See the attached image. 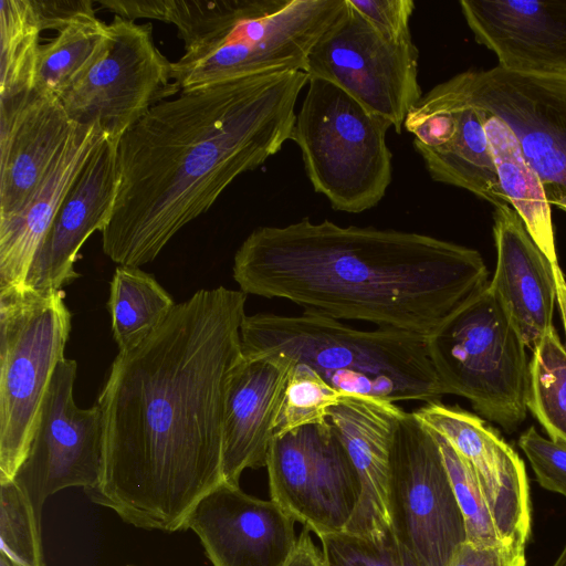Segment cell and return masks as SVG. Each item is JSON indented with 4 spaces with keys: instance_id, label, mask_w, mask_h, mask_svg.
Wrapping results in <instances>:
<instances>
[{
    "instance_id": "obj_27",
    "label": "cell",
    "mask_w": 566,
    "mask_h": 566,
    "mask_svg": "<svg viewBox=\"0 0 566 566\" xmlns=\"http://www.w3.org/2000/svg\"><path fill=\"white\" fill-rule=\"evenodd\" d=\"M108 36V24L96 14L57 32L40 48L33 90L60 98L104 53Z\"/></svg>"
},
{
    "instance_id": "obj_38",
    "label": "cell",
    "mask_w": 566,
    "mask_h": 566,
    "mask_svg": "<svg viewBox=\"0 0 566 566\" xmlns=\"http://www.w3.org/2000/svg\"><path fill=\"white\" fill-rule=\"evenodd\" d=\"M284 566H327L323 552L314 544L310 530L304 527Z\"/></svg>"
},
{
    "instance_id": "obj_42",
    "label": "cell",
    "mask_w": 566,
    "mask_h": 566,
    "mask_svg": "<svg viewBox=\"0 0 566 566\" xmlns=\"http://www.w3.org/2000/svg\"><path fill=\"white\" fill-rule=\"evenodd\" d=\"M126 566H134V565H126Z\"/></svg>"
},
{
    "instance_id": "obj_23",
    "label": "cell",
    "mask_w": 566,
    "mask_h": 566,
    "mask_svg": "<svg viewBox=\"0 0 566 566\" xmlns=\"http://www.w3.org/2000/svg\"><path fill=\"white\" fill-rule=\"evenodd\" d=\"M496 266L489 284L522 337L534 349L553 326V268L509 205L494 207Z\"/></svg>"
},
{
    "instance_id": "obj_36",
    "label": "cell",
    "mask_w": 566,
    "mask_h": 566,
    "mask_svg": "<svg viewBox=\"0 0 566 566\" xmlns=\"http://www.w3.org/2000/svg\"><path fill=\"white\" fill-rule=\"evenodd\" d=\"M525 547L500 544L475 545L463 542L447 566H525Z\"/></svg>"
},
{
    "instance_id": "obj_32",
    "label": "cell",
    "mask_w": 566,
    "mask_h": 566,
    "mask_svg": "<svg viewBox=\"0 0 566 566\" xmlns=\"http://www.w3.org/2000/svg\"><path fill=\"white\" fill-rule=\"evenodd\" d=\"M432 433L440 446L451 486L463 516L467 541L482 546L503 544L471 465L449 441Z\"/></svg>"
},
{
    "instance_id": "obj_35",
    "label": "cell",
    "mask_w": 566,
    "mask_h": 566,
    "mask_svg": "<svg viewBox=\"0 0 566 566\" xmlns=\"http://www.w3.org/2000/svg\"><path fill=\"white\" fill-rule=\"evenodd\" d=\"M349 4L384 38L394 42L412 40V0H348Z\"/></svg>"
},
{
    "instance_id": "obj_13",
    "label": "cell",
    "mask_w": 566,
    "mask_h": 566,
    "mask_svg": "<svg viewBox=\"0 0 566 566\" xmlns=\"http://www.w3.org/2000/svg\"><path fill=\"white\" fill-rule=\"evenodd\" d=\"M77 364L62 359L42 399L25 455L12 480L41 522L45 501L61 490L96 486L104 467V428L97 403L81 409L73 399Z\"/></svg>"
},
{
    "instance_id": "obj_12",
    "label": "cell",
    "mask_w": 566,
    "mask_h": 566,
    "mask_svg": "<svg viewBox=\"0 0 566 566\" xmlns=\"http://www.w3.org/2000/svg\"><path fill=\"white\" fill-rule=\"evenodd\" d=\"M271 500L318 538L345 531L360 482L334 428L324 421L274 437L266 465Z\"/></svg>"
},
{
    "instance_id": "obj_24",
    "label": "cell",
    "mask_w": 566,
    "mask_h": 566,
    "mask_svg": "<svg viewBox=\"0 0 566 566\" xmlns=\"http://www.w3.org/2000/svg\"><path fill=\"white\" fill-rule=\"evenodd\" d=\"M105 136L96 124L77 126L23 209L0 224V290L24 285L62 201Z\"/></svg>"
},
{
    "instance_id": "obj_31",
    "label": "cell",
    "mask_w": 566,
    "mask_h": 566,
    "mask_svg": "<svg viewBox=\"0 0 566 566\" xmlns=\"http://www.w3.org/2000/svg\"><path fill=\"white\" fill-rule=\"evenodd\" d=\"M340 396L313 368L295 363L282 396L273 438L326 421L328 409Z\"/></svg>"
},
{
    "instance_id": "obj_37",
    "label": "cell",
    "mask_w": 566,
    "mask_h": 566,
    "mask_svg": "<svg viewBox=\"0 0 566 566\" xmlns=\"http://www.w3.org/2000/svg\"><path fill=\"white\" fill-rule=\"evenodd\" d=\"M31 2L41 31L60 32L77 20L95 14L94 2L91 0H31Z\"/></svg>"
},
{
    "instance_id": "obj_28",
    "label": "cell",
    "mask_w": 566,
    "mask_h": 566,
    "mask_svg": "<svg viewBox=\"0 0 566 566\" xmlns=\"http://www.w3.org/2000/svg\"><path fill=\"white\" fill-rule=\"evenodd\" d=\"M41 32L31 0L0 1V99L33 90Z\"/></svg>"
},
{
    "instance_id": "obj_17",
    "label": "cell",
    "mask_w": 566,
    "mask_h": 566,
    "mask_svg": "<svg viewBox=\"0 0 566 566\" xmlns=\"http://www.w3.org/2000/svg\"><path fill=\"white\" fill-rule=\"evenodd\" d=\"M296 521L277 503L222 481L202 496L182 530L195 532L213 566H284Z\"/></svg>"
},
{
    "instance_id": "obj_16",
    "label": "cell",
    "mask_w": 566,
    "mask_h": 566,
    "mask_svg": "<svg viewBox=\"0 0 566 566\" xmlns=\"http://www.w3.org/2000/svg\"><path fill=\"white\" fill-rule=\"evenodd\" d=\"M412 413L469 462L501 542L525 547L531 533L530 489L517 452L484 420L459 407L439 400L423 403Z\"/></svg>"
},
{
    "instance_id": "obj_22",
    "label": "cell",
    "mask_w": 566,
    "mask_h": 566,
    "mask_svg": "<svg viewBox=\"0 0 566 566\" xmlns=\"http://www.w3.org/2000/svg\"><path fill=\"white\" fill-rule=\"evenodd\" d=\"M295 361L277 355L245 358L229 384L224 424L223 481L239 485L245 469L266 465L282 396Z\"/></svg>"
},
{
    "instance_id": "obj_8",
    "label": "cell",
    "mask_w": 566,
    "mask_h": 566,
    "mask_svg": "<svg viewBox=\"0 0 566 566\" xmlns=\"http://www.w3.org/2000/svg\"><path fill=\"white\" fill-rule=\"evenodd\" d=\"M64 290H0V480L20 467L42 399L64 359L72 314Z\"/></svg>"
},
{
    "instance_id": "obj_29",
    "label": "cell",
    "mask_w": 566,
    "mask_h": 566,
    "mask_svg": "<svg viewBox=\"0 0 566 566\" xmlns=\"http://www.w3.org/2000/svg\"><path fill=\"white\" fill-rule=\"evenodd\" d=\"M527 409L552 441L566 446V348L554 327L533 349Z\"/></svg>"
},
{
    "instance_id": "obj_14",
    "label": "cell",
    "mask_w": 566,
    "mask_h": 566,
    "mask_svg": "<svg viewBox=\"0 0 566 566\" xmlns=\"http://www.w3.org/2000/svg\"><path fill=\"white\" fill-rule=\"evenodd\" d=\"M450 81L470 103L511 126L549 205L566 211V77L516 74L496 65Z\"/></svg>"
},
{
    "instance_id": "obj_21",
    "label": "cell",
    "mask_w": 566,
    "mask_h": 566,
    "mask_svg": "<svg viewBox=\"0 0 566 566\" xmlns=\"http://www.w3.org/2000/svg\"><path fill=\"white\" fill-rule=\"evenodd\" d=\"M397 403L360 395H342L326 420L338 434L360 482V499L346 532L374 535L390 527V453L403 412Z\"/></svg>"
},
{
    "instance_id": "obj_33",
    "label": "cell",
    "mask_w": 566,
    "mask_h": 566,
    "mask_svg": "<svg viewBox=\"0 0 566 566\" xmlns=\"http://www.w3.org/2000/svg\"><path fill=\"white\" fill-rule=\"evenodd\" d=\"M319 539L327 566H426L397 539L391 527L374 535L342 531Z\"/></svg>"
},
{
    "instance_id": "obj_19",
    "label": "cell",
    "mask_w": 566,
    "mask_h": 566,
    "mask_svg": "<svg viewBox=\"0 0 566 566\" xmlns=\"http://www.w3.org/2000/svg\"><path fill=\"white\" fill-rule=\"evenodd\" d=\"M464 20L478 43L504 71L566 77V0H461Z\"/></svg>"
},
{
    "instance_id": "obj_9",
    "label": "cell",
    "mask_w": 566,
    "mask_h": 566,
    "mask_svg": "<svg viewBox=\"0 0 566 566\" xmlns=\"http://www.w3.org/2000/svg\"><path fill=\"white\" fill-rule=\"evenodd\" d=\"M390 527L426 566H447L467 541L440 446L416 416L405 411L390 453Z\"/></svg>"
},
{
    "instance_id": "obj_1",
    "label": "cell",
    "mask_w": 566,
    "mask_h": 566,
    "mask_svg": "<svg viewBox=\"0 0 566 566\" xmlns=\"http://www.w3.org/2000/svg\"><path fill=\"white\" fill-rule=\"evenodd\" d=\"M244 292L199 290L138 346L118 353L97 405L104 467L88 499L144 530H182L223 481L230 379L243 360Z\"/></svg>"
},
{
    "instance_id": "obj_10",
    "label": "cell",
    "mask_w": 566,
    "mask_h": 566,
    "mask_svg": "<svg viewBox=\"0 0 566 566\" xmlns=\"http://www.w3.org/2000/svg\"><path fill=\"white\" fill-rule=\"evenodd\" d=\"M343 13L312 48L306 73L326 80L387 120L400 134L423 95L412 40L380 35L346 0Z\"/></svg>"
},
{
    "instance_id": "obj_11",
    "label": "cell",
    "mask_w": 566,
    "mask_h": 566,
    "mask_svg": "<svg viewBox=\"0 0 566 566\" xmlns=\"http://www.w3.org/2000/svg\"><path fill=\"white\" fill-rule=\"evenodd\" d=\"M108 30L104 53L60 101L74 124H96L118 142L153 105L179 88L171 82V62L155 45L151 24L115 15Z\"/></svg>"
},
{
    "instance_id": "obj_4",
    "label": "cell",
    "mask_w": 566,
    "mask_h": 566,
    "mask_svg": "<svg viewBox=\"0 0 566 566\" xmlns=\"http://www.w3.org/2000/svg\"><path fill=\"white\" fill-rule=\"evenodd\" d=\"M346 0H156L185 52L171 62L181 91L273 72L304 71L308 54Z\"/></svg>"
},
{
    "instance_id": "obj_2",
    "label": "cell",
    "mask_w": 566,
    "mask_h": 566,
    "mask_svg": "<svg viewBox=\"0 0 566 566\" xmlns=\"http://www.w3.org/2000/svg\"><path fill=\"white\" fill-rule=\"evenodd\" d=\"M304 71L256 74L153 105L117 142L118 187L104 253L139 268L241 174L291 139Z\"/></svg>"
},
{
    "instance_id": "obj_25",
    "label": "cell",
    "mask_w": 566,
    "mask_h": 566,
    "mask_svg": "<svg viewBox=\"0 0 566 566\" xmlns=\"http://www.w3.org/2000/svg\"><path fill=\"white\" fill-rule=\"evenodd\" d=\"M481 111L500 187L510 206L522 218L532 239L548 259L553 270L558 269L560 266L555 245L551 205L543 184L537 172L527 163L511 126L499 116Z\"/></svg>"
},
{
    "instance_id": "obj_30",
    "label": "cell",
    "mask_w": 566,
    "mask_h": 566,
    "mask_svg": "<svg viewBox=\"0 0 566 566\" xmlns=\"http://www.w3.org/2000/svg\"><path fill=\"white\" fill-rule=\"evenodd\" d=\"M1 555L18 566H44L41 522L12 479L0 480Z\"/></svg>"
},
{
    "instance_id": "obj_20",
    "label": "cell",
    "mask_w": 566,
    "mask_h": 566,
    "mask_svg": "<svg viewBox=\"0 0 566 566\" xmlns=\"http://www.w3.org/2000/svg\"><path fill=\"white\" fill-rule=\"evenodd\" d=\"M77 126L59 97L32 90L0 99V224L23 209Z\"/></svg>"
},
{
    "instance_id": "obj_7",
    "label": "cell",
    "mask_w": 566,
    "mask_h": 566,
    "mask_svg": "<svg viewBox=\"0 0 566 566\" xmlns=\"http://www.w3.org/2000/svg\"><path fill=\"white\" fill-rule=\"evenodd\" d=\"M436 373L447 391L468 399L506 431L526 418V346L489 282L428 337Z\"/></svg>"
},
{
    "instance_id": "obj_34",
    "label": "cell",
    "mask_w": 566,
    "mask_h": 566,
    "mask_svg": "<svg viewBox=\"0 0 566 566\" xmlns=\"http://www.w3.org/2000/svg\"><path fill=\"white\" fill-rule=\"evenodd\" d=\"M518 446L528 459L537 482L566 497V446L544 438L534 427L521 434Z\"/></svg>"
},
{
    "instance_id": "obj_5",
    "label": "cell",
    "mask_w": 566,
    "mask_h": 566,
    "mask_svg": "<svg viewBox=\"0 0 566 566\" xmlns=\"http://www.w3.org/2000/svg\"><path fill=\"white\" fill-rule=\"evenodd\" d=\"M243 357L277 354L313 368L340 395L390 402L439 401L447 395L432 365L427 336L392 327L356 329L303 311L258 313L241 325Z\"/></svg>"
},
{
    "instance_id": "obj_6",
    "label": "cell",
    "mask_w": 566,
    "mask_h": 566,
    "mask_svg": "<svg viewBox=\"0 0 566 566\" xmlns=\"http://www.w3.org/2000/svg\"><path fill=\"white\" fill-rule=\"evenodd\" d=\"M389 127L337 85L310 76L291 140L314 190L335 210L360 213L377 206L391 182Z\"/></svg>"
},
{
    "instance_id": "obj_26",
    "label": "cell",
    "mask_w": 566,
    "mask_h": 566,
    "mask_svg": "<svg viewBox=\"0 0 566 566\" xmlns=\"http://www.w3.org/2000/svg\"><path fill=\"white\" fill-rule=\"evenodd\" d=\"M168 292L139 268L118 265L111 281L107 307L119 353L138 346L175 307Z\"/></svg>"
},
{
    "instance_id": "obj_18",
    "label": "cell",
    "mask_w": 566,
    "mask_h": 566,
    "mask_svg": "<svg viewBox=\"0 0 566 566\" xmlns=\"http://www.w3.org/2000/svg\"><path fill=\"white\" fill-rule=\"evenodd\" d=\"M118 187L117 140L107 136L93 151L62 201L30 265L24 285L63 290L80 274L83 243L109 220Z\"/></svg>"
},
{
    "instance_id": "obj_39",
    "label": "cell",
    "mask_w": 566,
    "mask_h": 566,
    "mask_svg": "<svg viewBox=\"0 0 566 566\" xmlns=\"http://www.w3.org/2000/svg\"><path fill=\"white\" fill-rule=\"evenodd\" d=\"M555 289H556V301L560 311L563 325L566 336V280L563 272L554 275ZM566 348V345H565Z\"/></svg>"
},
{
    "instance_id": "obj_15",
    "label": "cell",
    "mask_w": 566,
    "mask_h": 566,
    "mask_svg": "<svg viewBox=\"0 0 566 566\" xmlns=\"http://www.w3.org/2000/svg\"><path fill=\"white\" fill-rule=\"evenodd\" d=\"M403 128L430 177L465 189L494 207L509 205L499 182L483 113L449 80L423 94Z\"/></svg>"
},
{
    "instance_id": "obj_3",
    "label": "cell",
    "mask_w": 566,
    "mask_h": 566,
    "mask_svg": "<svg viewBox=\"0 0 566 566\" xmlns=\"http://www.w3.org/2000/svg\"><path fill=\"white\" fill-rule=\"evenodd\" d=\"M479 251L431 235L308 218L254 229L234 255L245 294L429 336L489 282Z\"/></svg>"
},
{
    "instance_id": "obj_41",
    "label": "cell",
    "mask_w": 566,
    "mask_h": 566,
    "mask_svg": "<svg viewBox=\"0 0 566 566\" xmlns=\"http://www.w3.org/2000/svg\"><path fill=\"white\" fill-rule=\"evenodd\" d=\"M0 566H18V565L13 564L8 558H6L4 556L0 555Z\"/></svg>"
},
{
    "instance_id": "obj_40",
    "label": "cell",
    "mask_w": 566,
    "mask_h": 566,
    "mask_svg": "<svg viewBox=\"0 0 566 566\" xmlns=\"http://www.w3.org/2000/svg\"><path fill=\"white\" fill-rule=\"evenodd\" d=\"M552 566H566V545Z\"/></svg>"
}]
</instances>
